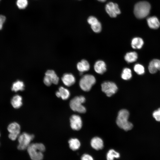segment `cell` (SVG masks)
Returning <instances> with one entry per match:
<instances>
[{
  "label": "cell",
  "mask_w": 160,
  "mask_h": 160,
  "mask_svg": "<svg viewBox=\"0 0 160 160\" xmlns=\"http://www.w3.org/2000/svg\"><path fill=\"white\" fill-rule=\"evenodd\" d=\"M28 153L32 160H42L43 153L45 150L44 145L40 143L30 144L27 148Z\"/></svg>",
  "instance_id": "1"
},
{
  "label": "cell",
  "mask_w": 160,
  "mask_h": 160,
  "mask_svg": "<svg viewBox=\"0 0 160 160\" xmlns=\"http://www.w3.org/2000/svg\"><path fill=\"white\" fill-rule=\"evenodd\" d=\"M129 115L127 110L121 109L119 111L116 120L118 126L126 131L131 130L133 127L132 124L128 120Z\"/></svg>",
  "instance_id": "2"
},
{
  "label": "cell",
  "mask_w": 160,
  "mask_h": 160,
  "mask_svg": "<svg viewBox=\"0 0 160 160\" xmlns=\"http://www.w3.org/2000/svg\"><path fill=\"white\" fill-rule=\"evenodd\" d=\"M151 8L150 4L148 2L146 1L139 2L135 6L134 14L138 18H145L149 14Z\"/></svg>",
  "instance_id": "3"
},
{
  "label": "cell",
  "mask_w": 160,
  "mask_h": 160,
  "mask_svg": "<svg viewBox=\"0 0 160 160\" xmlns=\"http://www.w3.org/2000/svg\"><path fill=\"white\" fill-rule=\"evenodd\" d=\"M85 98L82 96H76L71 100L70 106L73 111L80 113H84L86 111L85 107L82 104L85 101Z\"/></svg>",
  "instance_id": "4"
},
{
  "label": "cell",
  "mask_w": 160,
  "mask_h": 160,
  "mask_svg": "<svg viewBox=\"0 0 160 160\" xmlns=\"http://www.w3.org/2000/svg\"><path fill=\"white\" fill-rule=\"evenodd\" d=\"M96 81L95 78L94 76L87 74L84 75L81 78L79 81V85L81 89L87 92L91 89Z\"/></svg>",
  "instance_id": "5"
},
{
  "label": "cell",
  "mask_w": 160,
  "mask_h": 160,
  "mask_svg": "<svg viewBox=\"0 0 160 160\" xmlns=\"http://www.w3.org/2000/svg\"><path fill=\"white\" fill-rule=\"evenodd\" d=\"M34 137V135L26 132H23L18 137V149L22 150L27 149Z\"/></svg>",
  "instance_id": "6"
},
{
  "label": "cell",
  "mask_w": 160,
  "mask_h": 160,
  "mask_svg": "<svg viewBox=\"0 0 160 160\" xmlns=\"http://www.w3.org/2000/svg\"><path fill=\"white\" fill-rule=\"evenodd\" d=\"M101 89L106 95L110 97L115 94L117 91L118 87L116 85L111 81H105L101 84Z\"/></svg>",
  "instance_id": "7"
},
{
  "label": "cell",
  "mask_w": 160,
  "mask_h": 160,
  "mask_svg": "<svg viewBox=\"0 0 160 160\" xmlns=\"http://www.w3.org/2000/svg\"><path fill=\"white\" fill-rule=\"evenodd\" d=\"M105 9L107 13L111 17H116L121 12L118 4L113 2H109L107 4Z\"/></svg>",
  "instance_id": "8"
},
{
  "label": "cell",
  "mask_w": 160,
  "mask_h": 160,
  "mask_svg": "<svg viewBox=\"0 0 160 160\" xmlns=\"http://www.w3.org/2000/svg\"><path fill=\"white\" fill-rule=\"evenodd\" d=\"M70 126L73 130H79L82 127V121L81 117L77 115H73L70 118Z\"/></svg>",
  "instance_id": "9"
},
{
  "label": "cell",
  "mask_w": 160,
  "mask_h": 160,
  "mask_svg": "<svg viewBox=\"0 0 160 160\" xmlns=\"http://www.w3.org/2000/svg\"><path fill=\"white\" fill-rule=\"evenodd\" d=\"M61 80L64 85L68 87L72 85L76 81L74 76L70 73L64 74L62 77Z\"/></svg>",
  "instance_id": "10"
},
{
  "label": "cell",
  "mask_w": 160,
  "mask_h": 160,
  "mask_svg": "<svg viewBox=\"0 0 160 160\" xmlns=\"http://www.w3.org/2000/svg\"><path fill=\"white\" fill-rule=\"evenodd\" d=\"M94 67L95 72L99 74H103L106 70V64L102 60L97 61L94 64Z\"/></svg>",
  "instance_id": "11"
},
{
  "label": "cell",
  "mask_w": 160,
  "mask_h": 160,
  "mask_svg": "<svg viewBox=\"0 0 160 160\" xmlns=\"http://www.w3.org/2000/svg\"><path fill=\"white\" fill-rule=\"evenodd\" d=\"M90 145L93 149L96 150L102 149L104 146L103 140L98 137H95L92 138L91 141Z\"/></svg>",
  "instance_id": "12"
},
{
  "label": "cell",
  "mask_w": 160,
  "mask_h": 160,
  "mask_svg": "<svg viewBox=\"0 0 160 160\" xmlns=\"http://www.w3.org/2000/svg\"><path fill=\"white\" fill-rule=\"evenodd\" d=\"M148 70L150 73L153 74L158 70H160V60L154 59L151 60L149 63Z\"/></svg>",
  "instance_id": "13"
},
{
  "label": "cell",
  "mask_w": 160,
  "mask_h": 160,
  "mask_svg": "<svg viewBox=\"0 0 160 160\" xmlns=\"http://www.w3.org/2000/svg\"><path fill=\"white\" fill-rule=\"evenodd\" d=\"M56 95L58 97H61L63 100H66L69 97L70 92L67 89L60 87L58 90L56 92Z\"/></svg>",
  "instance_id": "14"
},
{
  "label": "cell",
  "mask_w": 160,
  "mask_h": 160,
  "mask_svg": "<svg viewBox=\"0 0 160 160\" xmlns=\"http://www.w3.org/2000/svg\"><path fill=\"white\" fill-rule=\"evenodd\" d=\"M147 21L149 27L151 28L157 29L160 26L159 21L156 16H152L148 18Z\"/></svg>",
  "instance_id": "15"
},
{
  "label": "cell",
  "mask_w": 160,
  "mask_h": 160,
  "mask_svg": "<svg viewBox=\"0 0 160 160\" xmlns=\"http://www.w3.org/2000/svg\"><path fill=\"white\" fill-rule=\"evenodd\" d=\"M7 129L9 133L14 134L19 136L20 130V126L17 123L13 122L8 125Z\"/></svg>",
  "instance_id": "16"
},
{
  "label": "cell",
  "mask_w": 160,
  "mask_h": 160,
  "mask_svg": "<svg viewBox=\"0 0 160 160\" xmlns=\"http://www.w3.org/2000/svg\"><path fill=\"white\" fill-rule=\"evenodd\" d=\"M90 65L87 61L83 59L78 62L77 64V68L80 72L83 73L88 71L90 68Z\"/></svg>",
  "instance_id": "17"
},
{
  "label": "cell",
  "mask_w": 160,
  "mask_h": 160,
  "mask_svg": "<svg viewBox=\"0 0 160 160\" xmlns=\"http://www.w3.org/2000/svg\"><path fill=\"white\" fill-rule=\"evenodd\" d=\"M45 75L47 76L52 84H57L59 81V78L55 72L52 70H47L45 73Z\"/></svg>",
  "instance_id": "18"
},
{
  "label": "cell",
  "mask_w": 160,
  "mask_h": 160,
  "mask_svg": "<svg viewBox=\"0 0 160 160\" xmlns=\"http://www.w3.org/2000/svg\"><path fill=\"white\" fill-rule=\"evenodd\" d=\"M11 102L14 108H18L22 105V98L20 95H15L12 99Z\"/></svg>",
  "instance_id": "19"
},
{
  "label": "cell",
  "mask_w": 160,
  "mask_h": 160,
  "mask_svg": "<svg viewBox=\"0 0 160 160\" xmlns=\"http://www.w3.org/2000/svg\"><path fill=\"white\" fill-rule=\"evenodd\" d=\"M143 44L144 41L143 39L138 37L133 38L131 42V46L134 49H141Z\"/></svg>",
  "instance_id": "20"
},
{
  "label": "cell",
  "mask_w": 160,
  "mask_h": 160,
  "mask_svg": "<svg viewBox=\"0 0 160 160\" xmlns=\"http://www.w3.org/2000/svg\"><path fill=\"white\" fill-rule=\"evenodd\" d=\"M138 55L135 52H131L127 53L124 56V59L128 63H132L137 59Z\"/></svg>",
  "instance_id": "21"
},
{
  "label": "cell",
  "mask_w": 160,
  "mask_h": 160,
  "mask_svg": "<svg viewBox=\"0 0 160 160\" xmlns=\"http://www.w3.org/2000/svg\"><path fill=\"white\" fill-rule=\"evenodd\" d=\"M68 143L70 149L74 151L78 149L81 145L80 141L76 138H72L70 139Z\"/></svg>",
  "instance_id": "22"
},
{
  "label": "cell",
  "mask_w": 160,
  "mask_h": 160,
  "mask_svg": "<svg viewBox=\"0 0 160 160\" xmlns=\"http://www.w3.org/2000/svg\"><path fill=\"white\" fill-rule=\"evenodd\" d=\"M120 157V153L113 149L109 150L106 156V160H114L115 158L118 159Z\"/></svg>",
  "instance_id": "23"
},
{
  "label": "cell",
  "mask_w": 160,
  "mask_h": 160,
  "mask_svg": "<svg viewBox=\"0 0 160 160\" xmlns=\"http://www.w3.org/2000/svg\"><path fill=\"white\" fill-rule=\"evenodd\" d=\"M24 84L23 81L18 80L13 84L12 90L15 92L19 91H23L24 89Z\"/></svg>",
  "instance_id": "24"
},
{
  "label": "cell",
  "mask_w": 160,
  "mask_h": 160,
  "mask_svg": "<svg viewBox=\"0 0 160 160\" xmlns=\"http://www.w3.org/2000/svg\"><path fill=\"white\" fill-rule=\"evenodd\" d=\"M121 78L126 80L131 79L132 77V73L131 70L128 68H124L122 71L121 75Z\"/></svg>",
  "instance_id": "25"
},
{
  "label": "cell",
  "mask_w": 160,
  "mask_h": 160,
  "mask_svg": "<svg viewBox=\"0 0 160 160\" xmlns=\"http://www.w3.org/2000/svg\"><path fill=\"white\" fill-rule=\"evenodd\" d=\"M134 70L137 73L140 75L143 74L145 72L144 67L139 64H136L134 65Z\"/></svg>",
  "instance_id": "26"
},
{
  "label": "cell",
  "mask_w": 160,
  "mask_h": 160,
  "mask_svg": "<svg viewBox=\"0 0 160 160\" xmlns=\"http://www.w3.org/2000/svg\"><path fill=\"white\" fill-rule=\"evenodd\" d=\"M91 28L92 31L96 33L100 32L102 29V26L101 23L98 22L92 25H91Z\"/></svg>",
  "instance_id": "27"
},
{
  "label": "cell",
  "mask_w": 160,
  "mask_h": 160,
  "mask_svg": "<svg viewBox=\"0 0 160 160\" xmlns=\"http://www.w3.org/2000/svg\"><path fill=\"white\" fill-rule=\"evenodd\" d=\"M28 3L27 0H17L16 2L17 6L20 9H25L27 6Z\"/></svg>",
  "instance_id": "28"
},
{
  "label": "cell",
  "mask_w": 160,
  "mask_h": 160,
  "mask_svg": "<svg viewBox=\"0 0 160 160\" xmlns=\"http://www.w3.org/2000/svg\"><path fill=\"white\" fill-rule=\"evenodd\" d=\"M153 116L156 121H160V108L153 112Z\"/></svg>",
  "instance_id": "29"
},
{
  "label": "cell",
  "mask_w": 160,
  "mask_h": 160,
  "mask_svg": "<svg viewBox=\"0 0 160 160\" xmlns=\"http://www.w3.org/2000/svg\"><path fill=\"white\" fill-rule=\"evenodd\" d=\"M87 21L88 23L91 25L99 21L96 17L93 16L89 17L88 18Z\"/></svg>",
  "instance_id": "30"
},
{
  "label": "cell",
  "mask_w": 160,
  "mask_h": 160,
  "mask_svg": "<svg viewBox=\"0 0 160 160\" xmlns=\"http://www.w3.org/2000/svg\"><path fill=\"white\" fill-rule=\"evenodd\" d=\"M81 160H94L92 157L88 154H84L81 157Z\"/></svg>",
  "instance_id": "31"
},
{
  "label": "cell",
  "mask_w": 160,
  "mask_h": 160,
  "mask_svg": "<svg viewBox=\"0 0 160 160\" xmlns=\"http://www.w3.org/2000/svg\"><path fill=\"white\" fill-rule=\"evenodd\" d=\"M43 81L44 84L47 86H50L52 84L48 77L45 75L44 77Z\"/></svg>",
  "instance_id": "32"
},
{
  "label": "cell",
  "mask_w": 160,
  "mask_h": 160,
  "mask_svg": "<svg viewBox=\"0 0 160 160\" xmlns=\"http://www.w3.org/2000/svg\"><path fill=\"white\" fill-rule=\"evenodd\" d=\"M6 20V17L3 15H0V30H1L3 27V24Z\"/></svg>",
  "instance_id": "33"
},
{
  "label": "cell",
  "mask_w": 160,
  "mask_h": 160,
  "mask_svg": "<svg viewBox=\"0 0 160 160\" xmlns=\"http://www.w3.org/2000/svg\"><path fill=\"white\" fill-rule=\"evenodd\" d=\"M97 0L100 2H104L106 0Z\"/></svg>",
  "instance_id": "34"
},
{
  "label": "cell",
  "mask_w": 160,
  "mask_h": 160,
  "mask_svg": "<svg viewBox=\"0 0 160 160\" xmlns=\"http://www.w3.org/2000/svg\"></svg>",
  "instance_id": "35"
}]
</instances>
